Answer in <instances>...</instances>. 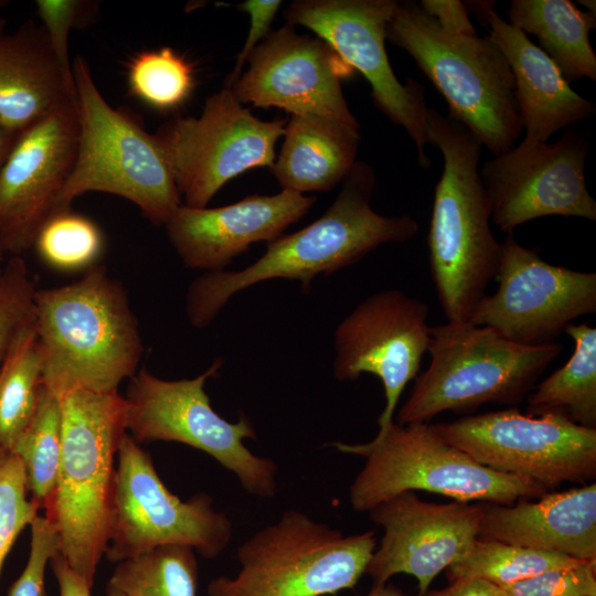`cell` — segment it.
I'll use <instances>...</instances> for the list:
<instances>
[{
	"mask_svg": "<svg viewBox=\"0 0 596 596\" xmlns=\"http://www.w3.org/2000/svg\"><path fill=\"white\" fill-rule=\"evenodd\" d=\"M50 562L58 585L60 596H92V587L66 563L60 553L55 554Z\"/></svg>",
	"mask_w": 596,
	"mask_h": 596,
	"instance_id": "60d3db41",
	"label": "cell"
},
{
	"mask_svg": "<svg viewBox=\"0 0 596 596\" xmlns=\"http://www.w3.org/2000/svg\"><path fill=\"white\" fill-rule=\"evenodd\" d=\"M4 252L3 249V246H2V243H1V238H0V260H1V257H2V253Z\"/></svg>",
	"mask_w": 596,
	"mask_h": 596,
	"instance_id": "c3c4849f",
	"label": "cell"
},
{
	"mask_svg": "<svg viewBox=\"0 0 596 596\" xmlns=\"http://www.w3.org/2000/svg\"><path fill=\"white\" fill-rule=\"evenodd\" d=\"M450 445L492 470L535 481L547 490L596 476V428L517 408L433 425Z\"/></svg>",
	"mask_w": 596,
	"mask_h": 596,
	"instance_id": "7c38bea8",
	"label": "cell"
},
{
	"mask_svg": "<svg viewBox=\"0 0 596 596\" xmlns=\"http://www.w3.org/2000/svg\"><path fill=\"white\" fill-rule=\"evenodd\" d=\"M315 196L283 190L219 207L181 205L164 224L181 262L192 269L224 270L257 242H273L309 212Z\"/></svg>",
	"mask_w": 596,
	"mask_h": 596,
	"instance_id": "44dd1931",
	"label": "cell"
},
{
	"mask_svg": "<svg viewBox=\"0 0 596 596\" xmlns=\"http://www.w3.org/2000/svg\"><path fill=\"white\" fill-rule=\"evenodd\" d=\"M488 30L505 57L514 81V96L524 143L547 142L556 131L592 117L596 106L581 96L554 62L525 33L503 20L494 1L464 2Z\"/></svg>",
	"mask_w": 596,
	"mask_h": 596,
	"instance_id": "7402d4cb",
	"label": "cell"
},
{
	"mask_svg": "<svg viewBox=\"0 0 596 596\" xmlns=\"http://www.w3.org/2000/svg\"><path fill=\"white\" fill-rule=\"evenodd\" d=\"M198 578L192 547L162 545L117 563L108 586L128 596H195Z\"/></svg>",
	"mask_w": 596,
	"mask_h": 596,
	"instance_id": "f546056e",
	"label": "cell"
},
{
	"mask_svg": "<svg viewBox=\"0 0 596 596\" xmlns=\"http://www.w3.org/2000/svg\"><path fill=\"white\" fill-rule=\"evenodd\" d=\"M362 456L364 466L349 488L353 510L369 512L405 491L424 490L457 502L512 505L550 490L533 480L487 468L448 444L428 423H390L363 444L331 443Z\"/></svg>",
	"mask_w": 596,
	"mask_h": 596,
	"instance_id": "8992f818",
	"label": "cell"
},
{
	"mask_svg": "<svg viewBox=\"0 0 596 596\" xmlns=\"http://www.w3.org/2000/svg\"><path fill=\"white\" fill-rule=\"evenodd\" d=\"M424 596H505L501 587L481 578H461Z\"/></svg>",
	"mask_w": 596,
	"mask_h": 596,
	"instance_id": "b9f144b4",
	"label": "cell"
},
{
	"mask_svg": "<svg viewBox=\"0 0 596 596\" xmlns=\"http://www.w3.org/2000/svg\"><path fill=\"white\" fill-rule=\"evenodd\" d=\"M58 396L41 386L35 412L11 451L19 458L32 501L45 509L53 496L62 449Z\"/></svg>",
	"mask_w": 596,
	"mask_h": 596,
	"instance_id": "f1b7e54d",
	"label": "cell"
},
{
	"mask_svg": "<svg viewBox=\"0 0 596 596\" xmlns=\"http://www.w3.org/2000/svg\"><path fill=\"white\" fill-rule=\"evenodd\" d=\"M35 292L20 257L0 272V369L18 336L35 326Z\"/></svg>",
	"mask_w": 596,
	"mask_h": 596,
	"instance_id": "e575fe53",
	"label": "cell"
},
{
	"mask_svg": "<svg viewBox=\"0 0 596 596\" xmlns=\"http://www.w3.org/2000/svg\"><path fill=\"white\" fill-rule=\"evenodd\" d=\"M386 40L405 51L444 96L449 114L494 156L515 146L523 129L510 66L487 35L441 30L415 1H396Z\"/></svg>",
	"mask_w": 596,
	"mask_h": 596,
	"instance_id": "5b68a950",
	"label": "cell"
},
{
	"mask_svg": "<svg viewBox=\"0 0 596 596\" xmlns=\"http://www.w3.org/2000/svg\"><path fill=\"white\" fill-rule=\"evenodd\" d=\"M30 554L24 570L12 584L9 596H44L45 568L58 553V535L53 523L36 515L31 523Z\"/></svg>",
	"mask_w": 596,
	"mask_h": 596,
	"instance_id": "74e56055",
	"label": "cell"
},
{
	"mask_svg": "<svg viewBox=\"0 0 596 596\" xmlns=\"http://www.w3.org/2000/svg\"><path fill=\"white\" fill-rule=\"evenodd\" d=\"M368 596H403L402 592L392 585H373Z\"/></svg>",
	"mask_w": 596,
	"mask_h": 596,
	"instance_id": "ee69618b",
	"label": "cell"
},
{
	"mask_svg": "<svg viewBox=\"0 0 596 596\" xmlns=\"http://www.w3.org/2000/svg\"><path fill=\"white\" fill-rule=\"evenodd\" d=\"M75 98L73 74L34 21L0 35V126L19 135Z\"/></svg>",
	"mask_w": 596,
	"mask_h": 596,
	"instance_id": "cb8c5ba5",
	"label": "cell"
},
{
	"mask_svg": "<svg viewBox=\"0 0 596 596\" xmlns=\"http://www.w3.org/2000/svg\"><path fill=\"white\" fill-rule=\"evenodd\" d=\"M375 534L345 535L289 509L236 551L235 577L219 576L209 596H326L352 589L375 550Z\"/></svg>",
	"mask_w": 596,
	"mask_h": 596,
	"instance_id": "9c48e42d",
	"label": "cell"
},
{
	"mask_svg": "<svg viewBox=\"0 0 596 596\" xmlns=\"http://www.w3.org/2000/svg\"><path fill=\"white\" fill-rule=\"evenodd\" d=\"M72 73L78 138L62 209L71 210L84 193L105 192L132 202L152 224L164 226L182 200L156 134L108 104L85 58H75Z\"/></svg>",
	"mask_w": 596,
	"mask_h": 596,
	"instance_id": "52a82bcc",
	"label": "cell"
},
{
	"mask_svg": "<svg viewBox=\"0 0 596 596\" xmlns=\"http://www.w3.org/2000/svg\"><path fill=\"white\" fill-rule=\"evenodd\" d=\"M62 449L47 518L58 553L91 587L108 545L119 443L126 430V401L118 393L74 390L58 396Z\"/></svg>",
	"mask_w": 596,
	"mask_h": 596,
	"instance_id": "277c9868",
	"label": "cell"
},
{
	"mask_svg": "<svg viewBox=\"0 0 596 596\" xmlns=\"http://www.w3.org/2000/svg\"><path fill=\"white\" fill-rule=\"evenodd\" d=\"M426 121L427 145L444 159L427 236L430 274L448 322L467 323L496 278L501 256L479 173L482 145L449 113L428 107Z\"/></svg>",
	"mask_w": 596,
	"mask_h": 596,
	"instance_id": "3957f363",
	"label": "cell"
},
{
	"mask_svg": "<svg viewBox=\"0 0 596 596\" xmlns=\"http://www.w3.org/2000/svg\"><path fill=\"white\" fill-rule=\"evenodd\" d=\"M280 153L270 171L283 190L328 192L342 183L354 163L360 124L332 117L291 115Z\"/></svg>",
	"mask_w": 596,
	"mask_h": 596,
	"instance_id": "d4e9b609",
	"label": "cell"
},
{
	"mask_svg": "<svg viewBox=\"0 0 596 596\" xmlns=\"http://www.w3.org/2000/svg\"><path fill=\"white\" fill-rule=\"evenodd\" d=\"M279 0H246L236 4L237 9L248 13L251 25L246 41L236 57L233 71L226 78L225 86L230 88L242 75L243 67L255 47L268 35L272 22L280 8Z\"/></svg>",
	"mask_w": 596,
	"mask_h": 596,
	"instance_id": "f35d334b",
	"label": "cell"
},
{
	"mask_svg": "<svg viewBox=\"0 0 596 596\" xmlns=\"http://www.w3.org/2000/svg\"><path fill=\"white\" fill-rule=\"evenodd\" d=\"M497 291L486 295L468 323L494 329L521 344H542L596 312V273L544 260L508 234L501 243Z\"/></svg>",
	"mask_w": 596,
	"mask_h": 596,
	"instance_id": "9a60e30c",
	"label": "cell"
},
{
	"mask_svg": "<svg viewBox=\"0 0 596 596\" xmlns=\"http://www.w3.org/2000/svg\"><path fill=\"white\" fill-rule=\"evenodd\" d=\"M575 349L568 361L528 394V414L556 413L575 424L596 428V328L570 324Z\"/></svg>",
	"mask_w": 596,
	"mask_h": 596,
	"instance_id": "4316f807",
	"label": "cell"
},
{
	"mask_svg": "<svg viewBox=\"0 0 596 596\" xmlns=\"http://www.w3.org/2000/svg\"><path fill=\"white\" fill-rule=\"evenodd\" d=\"M34 299L42 385L53 394L118 393L137 373L143 352L138 321L126 290L103 266L72 284L36 290Z\"/></svg>",
	"mask_w": 596,
	"mask_h": 596,
	"instance_id": "7a4b0ae2",
	"label": "cell"
},
{
	"mask_svg": "<svg viewBox=\"0 0 596 596\" xmlns=\"http://www.w3.org/2000/svg\"><path fill=\"white\" fill-rule=\"evenodd\" d=\"M394 4L395 0H296L284 17L288 24L315 32L368 79L375 106L407 132L419 166L428 168L424 86L412 78L402 84L385 49Z\"/></svg>",
	"mask_w": 596,
	"mask_h": 596,
	"instance_id": "5bb4252c",
	"label": "cell"
},
{
	"mask_svg": "<svg viewBox=\"0 0 596 596\" xmlns=\"http://www.w3.org/2000/svg\"><path fill=\"white\" fill-rule=\"evenodd\" d=\"M117 458L108 561L119 563L162 545H185L214 558L227 547L232 522L214 509L209 494L180 500L161 481L150 455L127 432Z\"/></svg>",
	"mask_w": 596,
	"mask_h": 596,
	"instance_id": "8fae6325",
	"label": "cell"
},
{
	"mask_svg": "<svg viewBox=\"0 0 596 596\" xmlns=\"http://www.w3.org/2000/svg\"><path fill=\"white\" fill-rule=\"evenodd\" d=\"M578 3H581L586 9V12L596 14L595 0H579Z\"/></svg>",
	"mask_w": 596,
	"mask_h": 596,
	"instance_id": "f6af8a7d",
	"label": "cell"
},
{
	"mask_svg": "<svg viewBox=\"0 0 596 596\" xmlns=\"http://www.w3.org/2000/svg\"><path fill=\"white\" fill-rule=\"evenodd\" d=\"M286 120L255 117L224 87L206 98L200 116L179 117L156 132L182 204L206 207L231 179L275 162Z\"/></svg>",
	"mask_w": 596,
	"mask_h": 596,
	"instance_id": "4fadbf2b",
	"label": "cell"
},
{
	"mask_svg": "<svg viewBox=\"0 0 596 596\" xmlns=\"http://www.w3.org/2000/svg\"><path fill=\"white\" fill-rule=\"evenodd\" d=\"M127 83L130 93L146 105L171 111L189 99L195 78L192 65L163 46L137 53L128 63Z\"/></svg>",
	"mask_w": 596,
	"mask_h": 596,
	"instance_id": "1f68e13d",
	"label": "cell"
},
{
	"mask_svg": "<svg viewBox=\"0 0 596 596\" xmlns=\"http://www.w3.org/2000/svg\"><path fill=\"white\" fill-rule=\"evenodd\" d=\"M369 513L384 530L365 571L373 585L407 574L417 579L419 596H424L434 578L478 539L482 504L427 502L405 491Z\"/></svg>",
	"mask_w": 596,
	"mask_h": 596,
	"instance_id": "ffe728a7",
	"label": "cell"
},
{
	"mask_svg": "<svg viewBox=\"0 0 596 596\" xmlns=\"http://www.w3.org/2000/svg\"><path fill=\"white\" fill-rule=\"evenodd\" d=\"M6 25H7L6 20L2 19V18L0 17V35H2L3 33H6V32H4Z\"/></svg>",
	"mask_w": 596,
	"mask_h": 596,
	"instance_id": "7dc6e473",
	"label": "cell"
},
{
	"mask_svg": "<svg viewBox=\"0 0 596 596\" xmlns=\"http://www.w3.org/2000/svg\"><path fill=\"white\" fill-rule=\"evenodd\" d=\"M33 245L50 267L72 272L95 266L104 249V236L91 219L66 210L43 224Z\"/></svg>",
	"mask_w": 596,
	"mask_h": 596,
	"instance_id": "d6a6232c",
	"label": "cell"
},
{
	"mask_svg": "<svg viewBox=\"0 0 596 596\" xmlns=\"http://www.w3.org/2000/svg\"><path fill=\"white\" fill-rule=\"evenodd\" d=\"M585 596H596V594H588V595H585Z\"/></svg>",
	"mask_w": 596,
	"mask_h": 596,
	"instance_id": "681fc988",
	"label": "cell"
},
{
	"mask_svg": "<svg viewBox=\"0 0 596 596\" xmlns=\"http://www.w3.org/2000/svg\"><path fill=\"white\" fill-rule=\"evenodd\" d=\"M507 15L510 24L539 40L566 82L596 79V55L589 41L596 14L568 0H513Z\"/></svg>",
	"mask_w": 596,
	"mask_h": 596,
	"instance_id": "484cf974",
	"label": "cell"
},
{
	"mask_svg": "<svg viewBox=\"0 0 596 596\" xmlns=\"http://www.w3.org/2000/svg\"><path fill=\"white\" fill-rule=\"evenodd\" d=\"M42 386L35 326L12 343L0 369V448L11 450L30 423Z\"/></svg>",
	"mask_w": 596,
	"mask_h": 596,
	"instance_id": "83f0119b",
	"label": "cell"
},
{
	"mask_svg": "<svg viewBox=\"0 0 596 596\" xmlns=\"http://www.w3.org/2000/svg\"><path fill=\"white\" fill-rule=\"evenodd\" d=\"M78 138L75 98L21 131L0 170V238L19 254L58 212Z\"/></svg>",
	"mask_w": 596,
	"mask_h": 596,
	"instance_id": "ac0fdd59",
	"label": "cell"
},
{
	"mask_svg": "<svg viewBox=\"0 0 596 596\" xmlns=\"http://www.w3.org/2000/svg\"><path fill=\"white\" fill-rule=\"evenodd\" d=\"M562 350L561 344H521L472 323L430 327V361L397 413L396 423H427L446 411L487 403L521 402Z\"/></svg>",
	"mask_w": 596,
	"mask_h": 596,
	"instance_id": "ba28073f",
	"label": "cell"
},
{
	"mask_svg": "<svg viewBox=\"0 0 596 596\" xmlns=\"http://www.w3.org/2000/svg\"><path fill=\"white\" fill-rule=\"evenodd\" d=\"M596 563L545 571L502 586L505 596H585L596 594Z\"/></svg>",
	"mask_w": 596,
	"mask_h": 596,
	"instance_id": "8d00e7d4",
	"label": "cell"
},
{
	"mask_svg": "<svg viewBox=\"0 0 596 596\" xmlns=\"http://www.w3.org/2000/svg\"><path fill=\"white\" fill-rule=\"evenodd\" d=\"M589 142L567 129L553 142H520L483 162L480 178L491 221L512 234L520 225L544 216L596 220V202L585 178Z\"/></svg>",
	"mask_w": 596,
	"mask_h": 596,
	"instance_id": "2e32d148",
	"label": "cell"
},
{
	"mask_svg": "<svg viewBox=\"0 0 596 596\" xmlns=\"http://www.w3.org/2000/svg\"><path fill=\"white\" fill-rule=\"evenodd\" d=\"M247 63L230 87L241 104L356 121L342 89L354 70L322 39L299 34L287 23L270 31Z\"/></svg>",
	"mask_w": 596,
	"mask_h": 596,
	"instance_id": "d6986e66",
	"label": "cell"
},
{
	"mask_svg": "<svg viewBox=\"0 0 596 596\" xmlns=\"http://www.w3.org/2000/svg\"><path fill=\"white\" fill-rule=\"evenodd\" d=\"M23 467L11 451L0 448V575L19 534L31 525L40 509L26 497Z\"/></svg>",
	"mask_w": 596,
	"mask_h": 596,
	"instance_id": "836d02e7",
	"label": "cell"
},
{
	"mask_svg": "<svg viewBox=\"0 0 596 596\" xmlns=\"http://www.w3.org/2000/svg\"><path fill=\"white\" fill-rule=\"evenodd\" d=\"M223 365L216 359L193 379L162 380L146 370L130 379L125 396L126 430L136 441H175L204 451L231 471L243 489L259 498L276 493L278 466L253 454L245 439H256L246 416L228 422L216 413L205 393L207 379Z\"/></svg>",
	"mask_w": 596,
	"mask_h": 596,
	"instance_id": "30bf717a",
	"label": "cell"
},
{
	"mask_svg": "<svg viewBox=\"0 0 596 596\" xmlns=\"http://www.w3.org/2000/svg\"><path fill=\"white\" fill-rule=\"evenodd\" d=\"M418 4L445 32L458 35L477 34L464 2L459 0H422Z\"/></svg>",
	"mask_w": 596,
	"mask_h": 596,
	"instance_id": "ab89813d",
	"label": "cell"
},
{
	"mask_svg": "<svg viewBox=\"0 0 596 596\" xmlns=\"http://www.w3.org/2000/svg\"><path fill=\"white\" fill-rule=\"evenodd\" d=\"M482 504L478 539L596 563V483L546 492L532 502Z\"/></svg>",
	"mask_w": 596,
	"mask_h": 596,
	"instance_id": "603a6c76",
	"label": "cell"
},
{
	"mask_svg": "<svg viewBox=\"0 0 596 596\" xmlns=\"http://www.w3.org/2000/svg\"><path fill=\"white\" fill-rule=\"evenodd\" d=\"M105 596H128L125 593L111 587L107 586L106 595Z\"/></svg>",
	"mask_w": 596,
	"mask_h": 596,
	"instance_id": "bcb514c9",
	"label": "cell"
},
{
	"mask_svg": "<svg viewBox=\"0 0 596 596\" xmlns=\"http://www.w3.org/2000/svg\"><path fill=\"white\" fill-rule=\"evenodd\" d=\"M17 134H13L0 126V170L14 143Z\"/></svg>",
	"mask_w": 596,
	"mask_h": 596,
	"instance_id": "7bdbcfd3",
	"label": "cell"
},
{
	"mask_svg": "<svg viewBox=\"0 0 596 596\" xmlns=\"http://www.w3.org/2000/svg\"><path fill=\"white\" fill-rule=\"evenodd\" d=\"M326 212L306 227L267 243L265 253L240 270L206 272L187 291L191 326H210L227 301L251 286L274 279L300 281L308 292L315 277L360 262L379 246L404 243L419 231L411 215H382L371 206L372 167L356 161Z\"/></svg>",
	"mask_w": 596,
	"mask_h": 596,
	"instance_id": "6da1fadb",
	"label": "cell"
},
{
	"mask_svg": "<svg viewBox=\"0 0 596 596\" xmlns=\"http://www.w3.org/2000/svg\"><path fill=\"white\" fill-rule=\"evenodd\" d=\"M428 312L426 302L385 289L362 300L333 332V377L354 381L370 373L382 382L385 406L379 429L393 422L404 389L421 369L430 338Z\"/></svg>",
	"mask_w": 596,
	"mask_h": 596,
	"instance_id": "e0dca14e",
	"label": "cell"
},
{
	"mask_svg": "<svg viewBox=\"0 0 596 596\" xmlns=\"http://www.w3.org/2000/svg\"><path fill=\"white\" fill-rule=\"evenodd\" d=\"M41 25L62 67L72 73L68 38L73 29H82L95 20L99 2L91 0H38L35 1Z\"/></svg>",
	"mask_w": 596,
	"mask_h": 596,
	"instance_id": "d590c367",
	"label": "cell"
},
{
	"mask_svg": "<svg viewBox=\"0 0 596 596\" xmlns=\"http://www.w3.org/2000/svg\"><path fill=\"white\" fill-rule=\"evenodd\" d=\"M583 562L586 561L560 553L477 539L462 557L446 568V573L449 582L481 578L502 587L545 571Z\"/></svg>",
	"mask_w": 596,
	"mask_h": 596,
	"instance_id": "4dcf8cb0",
	"label": "cell"
}]
</instances>
